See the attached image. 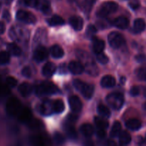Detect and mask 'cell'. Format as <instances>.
I'll return each mask as SVG.
<instances>
[{"mask_svg": "<svg viewBox=\"0 0 146 146\" xmlns=\"http://www.w3.org/2000/svg\"><path fill=\"white\" fill-rule=\"evenodd\" d=\"M65 131L67 135L71 139H76L77 137V133L74 126L70 124H66L65 125Z\"/></svg>", "mask_w": 146, "mask_h": 146, "instance_id": "cell-33", "label": "cell"}, {"mask_svg": "<svg viewBox=\"0 0 146 146\" xmlns=\"http://www.w3.org/2000/svg\"><path fill=\"white\" fill-rule=\"evenodd\" d=\"M97 32V28L93 24H90L88 26L86 29V35L88 37H93L95 36Z\"/></svg>", "mask_w": 146, "mask_h": 146, "instance_id": "cell-38", "label": "cell"}, {"mask_svg": "<svg viewBox=\"0 0 146 146\" xmlns=\"http://www.w3.org/2000/svg\"><path fill=\"white\" fill-rule=\"evenodd\" d=\"M106 135V133L105 130H104V129H99L97 132V136L99 138H104Z\"/></svg>", "mask_w": 146, "mask_h": 146, "instance_id": "cell-47", "label": "cell"}, {"mask_svg": "<svg viewBox=\"0 0 146 146\" xmlns=\"http://www.w3.org/2000/svg\"><path fill=\"white\" fill-rule=\"evenodd\" d=\"M85 146H94V144L92 141H86L85 143Z\"/></svg>", "mask_w": 146, "mask_h": 146, "instance_id": "cell-54", "label": "cell"}, {"mask_svg": "<svg viewBox=\"0 0 146 146\" xmlns=\"http://www.w3.org/2000/svg\"><path fill=\"white\" fill-rule=\"evenodd\" d=\"M121 133V124L120 122L115 121L112 126V128L111 130V137H117Z\"/></svg>", "mask_w": 146, "mask_h": 146, "instance_id": "cell-32", "label": "cell"}, {"mask_svg": "<svg viewBox=\"0 0 146 146\" xmlns=\"http://www.w3.org/2000/svg\"><path fill=\"white\" fill-rule=\"evenodd\" d=\"M48 52L46 47H38L34 53V58L37 62H42L48 57Z\"/></svg>", "mask_w": 146, "mask_h": 146, "instance_id": "cell-10", "label": "cell"}, {"mask_svg": "<svg viewBox=\"0 0 146 146\" xmlns=\"http://www.w3.org/2000/svg\"><path fill=\"white\" fill-rule=\"evenodd\" d=\"M127 128L131 130H138L141 127V122L138 119H130L125 123Z\"/></svg>", "mask_w": 146, "mask_h": 146, "instance_id": "cell-22", "label": "cell"}, {"mask_svg": "<svg viewBox=\"0 0 146 146\" xmlns=\"http://www.w3.org/2000/svg\"><path fill=\"white\" fill-rule=\"evenodd\" d=\"M144 94H145V95L146 96V88L145 89V92H144Z\"/></svg>", "mask_w": 146, "mask_h": 146, "instance_id": "cell-58", "label": "cell"}, {"mask_svg": "<svg viewBox=\"0 0 146 146\" xmlns=\"http://www.w3.org/2000/svg\"><path fill=\"white\" fill-rule=\"evenodd\" d=\"M119 141L122 145H128L131 141V136L127 131H122L120 133Z\"/></svg>", "mask_w": 146, "mask_h": 146, "instance_id": "cell-31", "label": "cell"}, {"mask_svg": "<svg viewBox=\"0 0 146 146\" xmlns=\"http://www.w3.org/2000/svg\"><path fill=\"white\" fill-rule=\"evenodd\" d=\"M21 104L19 100L15 97L9 99L6 104V110L7 113L11 116H17L21 110Z\"/></svg>", "mask_w": 146, "mask_h": 146, "instance_id": "cell-6", "label": "cell"}, {"mask_svg": "<svg viewBox=\"0 0 146 146\" xmlns=\"http://www.w3.org/2000/svg\"><path fill=\"white\" fill-rule=\"evenodd\" d=\"M19 92L21 94L23 97H28L32 92L33 88L32 86L28 82H23L18 87Z\"/></svg>", "mask_w": 146, "mask_h": 146, "instance_id": "cell-18", "label": "cell"}, {"mask_svg": "<svg viewBox=\"0 0 146 146\" xmlns=\"http://www.w3.org/2000/svg\"><path fill=\"white\" fill-rule=\"evenodd\" d=\"M137 77L140 80L146 81V67H142L136 71Z\"/></svg>", "mask_w": 146, "mask_h": 146, "instance_id": "cell-36", "label": "cell"}, {"mask_svg": "<svg viewBox=\"0 0 146 146\" xmlns=\"http://www.w3.org/2000/svg\"><path fill=\"white\" fill-rule=\"evenodd\" d=\"M3 18L5 20H7V21H10V19H11V16H10V13L7 10H5L3 13Z\"/></svg>", "mask_w": 146, "mask_h": 146, "instance_id": "cell-50", "label": "cell"}, {"mask_svg": "<svg viewBox=\"0 0 146 146\" xmlns=\"http://www.w3.org/2000/svg\"><path fill=\"white\" fill-rule=\"evenodd\" d=\"M140 93V89L139 87L137 86H133L131 88L130 90V94L132 96H137Z\"/></svg>", "mask_w": 146, "mask_h": 146, "instance_id": "cell-45", "label": "cell"}, {"mask_svg": "<svg viewBox=\"0 0 146 146\" xmlns=\"http://www.w3.org/2000/svg\"><path fill=\"white\" fill-rule=\"evenodd\" d=\"M56 70V66L54 63L53 62H48L46 63L44 66L43 67L42 69V73L45 77H50L54 74Z\"/></svg>", "mask_w": 146, "mask_h": 146, "instance_id": "cell-17", "label": "cell"}, {"mask_svg": "<svg viewBox=\"0 0 146 146\" xmlns=\"http://www.w3.org/2000/svg\"><path fill=\"white\" fill-rule=\"evenodd\" d=\"M108 42L113 48L118 49L122 47L125 43V38L123 36L117 31H113L109 34L108 37Z\"/></svg>", "mask_w": 146, "mask_h": 146, "instance_id": "cell-7", "label": "cell"}, {"mask_svg": "<svg viewBox=\"0 0 146 146\" xmlns=\"http://www.w3.org/2000/svg\"><path fill=\"white\" fill-rule=\"evenodd\" d=\"M114 26L121 29H125L129 26V20L125 17H119L113 21Z\"/></svg>", "mask_w": 146, "mask_h": 146, "instance_id": "cell-19", "label": "cell"}, {"mask_svg": "<svg viewBox=\"0 0 146 146\" xmlns=\"http://www.w3.org/2000/svg\"><path fill=\"white\" fill-rule=\"evenodd\" d=\"M145 21H144V19H135V21H134L133 29L135 32H142V31L145 29Z\"/></svg>", "mask_w": 146, "mask_h": 146, "instance_id": "cell-25", "label": "cell"}, {"mask_svg": "<svg viewBox=\"0 0 146 146\" xmlns=\"http://www.w3.org/2000/svg\"><path fill=\"white\" fill-rule=\"evenodd\" d=\"M31 146H50V141L46 137L41 135H34L29 137Z\"/></svg>", "mask_w": 146, "mask_h": 146, "instance_id": "cell-9", "label": "cell"}, {"mask_svg": "<svg viewBox=\"0 0 146 146\" xmlns=\"http://www.w3.org/2000/svg\"><path fill=\"white\" fill-rule=\"evenodd\" d=\"M50 53H51V56L53 57L56 59L61 58L64 54V50L60 46L57 45V44L53 45L51 47V49H50Z\"/></svg>", "mask_w": 146, "mask_h": 146, "instance_id": "cell-23", "label": "cell"}, {"mask_svg": "<svg viewBox=\"0 0 146 146\" xmlns=\"http://www.w3.org/2000/svg\"><path fill=\"white\" fill-rule=\"evenodd\" d=\"M21 74L24 77H30L31 75V70L30 67H25L22 69L21 70Z\"/></svg>", "mask_w": 146, "mask_h": 146, "instance_id": "cell-44", "label": "cell"}, {"mask_svg": "<svg viewBox=\"0 0 146 146\" xmlns=\"http://www.w3.org/2000/svg\"><path fill=\"white\" fill-rule=\"evenodd\" d=\"M35 7L46 14H49L51 11L50 3L48 0H36Z\"/></svg>", "mask_w": 146, "mask_h": 146, "instance_id": "cell-14", "label": "cell"}, {"mask_svg": "<svg viewBox=\"0 0 146 146\" xmlns=\"http://www.w3.org/2000/svg\"><path fill=\"white\" fill-rule=\"evenodd\" d=\"M12 1L13 0H5V1L7 4H10V3H11Z\"/></svg>", "mask_w": 146, "mask_h": 146, "instance_id": "cell-55", "label": "cell"}, {"mask_svg": "<svg viewBox=\"0 0 146 146\" xmlns=\"http://www.w3.org/2000/svg\"><path fill=\"white\" fill-rule=\"evenodd\" d=\"M101 84L104 87H112L115 84V79L111 75H106L102 78Z\"/></svg>", "mask_w": 146, "mask_h": 146, "instance_id": "cell-21", "label": "cell"}, {"mask_svg": "<svg viewBox=\"0 0 146 146\" xmlns=\"http://www.w3.org/2000/svg\"><path fill=\"white\" fill-rule=\"evenodd\" d=\"M10 94V89L7 84H0V97H6Z\"/></svg>", "mask_w": 146, "mask_h": 146, "instance_id": "cell-37", "label": "cell"}, {"mask_svg": "<svg viewBox=\"0 0 146 146\" xmlns=\"http://www.w3.org/2000/svg\"><path fill=\"white\" fill-rule=\"evenodd\" d=\"M76 55L78 58L85 64V70L88 74L94 76L98 74V67H97L96 64L94 62L92 57L88 53L84 51H82V50H78L76 52Z\"/></svg>", "mask_w": 146, "mask_h": 146, "instance_id": "cell-1", "label": "cell"}, {"mask_svg": "<svg viewBox=\"0 0 146 146\" xmlns=\"http://www.w3.org/2000/svg\"><path fill=\"white\" fill-rule=\"evenodd\" d=\"M96 58H97V60H98L101 64H106L108 62V57L103 52L97 54Z\"/></svg>", "mask_w": 146, "mask_h": 146, "instance_id": "cell-40", "label": "cell"}, {"mask_svg": "<svg viewBox=\"0 0 146 146\" xmlns=\"http://www.w3.org/2000/svg\"><path fill=\"white\" fill-rule=\"evenodd\" d=\"M135 60H136L138 62H144L146 60V57L144 54H138V55L135 57Z\"/></svg>", "mask_w": 146, "mask_h": 146, "instance_id": "cell-48", "label": "cell"}, {"mask_svg": "<svg viewBox=\"0 0 146 146\" xmlns=\"http://www.w3.org/2000/svg\"><path fill=\"white\" fill-rule=\"evenodd\" d=\"M108 105L113 110H118L122 107L124 103V97L121 93L113 92L108 94L106 97Z\"/></svg>", "mask_w": 146, "mask_h": 146, "instance_id": "cell-3", "label": "cell"}, {"mask_svg": "<svg viewBox=\"0 0 146 146\" xmlns=\"http://www.w3.org/2000/svg\"><path fill=\"white\" fill-rule=\"evenodd\" d=\"M80 132L84 136L87 137H89L92 136L94 133V128L91 125L88 123H85L83 124L80 127Z\"/></svg>", "mask_w": 146, "mask_h": 146, "instance_id": "cell-20", "label": "cell"}, {"mask_svg": "<svg viewBox=\"0 0 146 146\" xmlns=\"http://www.w3.org/2000/svg\"><path fill=\"white\" fill-rule=\"evenodd\" d=\"M19 120L23 123H28L32 119L31 111L29 108H22L18 115Z\"/></svg>", "mask_w": 146, "mask_h": 146, "instance_id": "cell-16", "label": "cell"}, {"mask_svg": "<svg viewBox=\"0 0 146 146\" xmlns=\"http://www.w3.org/2000/svg\"><path fill=\"white\" fill-rule=\"evenodd\" d=\"M107 146H117V145L113 140H108L107 143Z\"/></svg>", "mask_w": 146, "mask_h": 146, "instance_id": "cell-53", "label": "cell"}, {"mask_svg": "<svg viewBox=\"0 0 146 146\" xmlns=\"http://www.w3.org/2000/svg\"><path fill=\"white\" fill-rule=\"evenodd\" d=\"M140 5H141V4H140V1L138 0H131L129 3L130 7L134 10L138 9L140 7Z\"/></svg>", "mask_w": 146, "mask_h": 146, "instance_id": "cell-43", "label": "cell"}, {"mask_svg": "<svg viewBox=\"0 0 146 146\" xmlns=\"http://www.w3.org/2000/svg\"><path fill=\"white\" fill-rule=\"evenodd\" d=\"M68 102H69L71 109L75 113H78V112L81 111V109H82V102L77 96H71L68 98Z\"/></svg>", "mask_w": 146, "mask_h": 146, "instance_id": "cell-11", "label": "cell"}, {"mask_svg": "<svg viewBox=\"0 0 146 146\" xmlns=\"http://www.w3.org/2000/svg\"><path fill=\"white\" fill-rule=\"evenodd\" d=\"M24 4L28 7H35L36 3V0H24Z\"/></svg>", "mask_w": 146, "mask_h": 146, "instance_id": "cell-46", "label": "cell"}, {"mask_svg": "<svg viewBox=\"0 0 146 146\" xmlns=\"http://www.w3.org/2000/svg\"><path fill=\"white\" fill-rule=\"evenodd\" d=\"M58 91V87L50 82H44L36 88V93L38 96L55 94Z\"/></svg>", "mask_w": 146, "mask_h": 146, "instance_id": "cell-4", "label": "cell"}, {"mask_svg": "<svg viewBox=\"0 0 146 146\" xmlns=\"http://www.w3.org/2000/svg\"><path fill=\"white\" fill-rule=\"evenodd\" d=\"M78 120V116L76 114H70L68 116V121L71 122V123H74Z\"/></svg>", "mask_w": 146, "mask_h": 146, "instance_id": "cell-49", "label": "cell"}, {"mask_svg": "<svg viewBox=\"0 0 146 146\" xmlns=\"http://www.w3.org/2000/svg\"><path fill=\"white\" fill-rule=\"evenodd\" d=\"M16 17L19 21L27 24H34L36 21V18L32 13L25 10H19L16 14Z\"/></svg>", "mask_w": 146, "mask_h": 146, "instance_id": "cell-8", "label": "cell"}, {"mask_svg": "<svg viewBox=\"0 0 146 146\" xmlns=\"http://www.w3.org/2000/svg\"><path fill=\"white\" fill-rule=\"evenodd\" d=\"M10 60L9 53L5 51L0 52V64H5L9 63Z\"/></svg>", "mask_w": 146, "mask_h": 146, "instance_id": "cell-35", "label": "cell"}, {"mask_svg": "<svg viewBox=\"0 0 146 146\" xmlns=\"http://www.w3.org/2000/svg\"><path fill=\"white\" fill-rule=\"evenodd\" d=\"M67 68H68V67H67L64 64H61V65H60V67H59V72L60 73L66 72Z\"/></svg>", "mask_w": 146, "mask_h": 146, "instance_id": "cell-51", "label": "cell"}, {"mask_svg": "<svg viewBox=\"0 0 146 146\" xmlns=\"http://www.w3.org/2000/svg\"><path fill=\"white\" fill-rule=\"evenodd\" d=\"M118 6L117 3L114 1H106L104 4H102V5L98 9L96 14L98 17L104 18L108 16V14L115 12L118 9Z\"/></svg>", "mask_w": 146, "mask_h": 146, "instance_id": "cell-5", "label": "cell"}, {"mask_svg": "<svg viewBox=\"0 0 146 146\" xmlns=\"http://www.w3.org/2000/svg\"><path fill=\"white\" fill-rule=\"evenodd\" d=\"M39 112L44 115L52 114V113H54L53 102L50 100H45L43 102L39 105Z\"/></svg>", "mask_w": 146, "mask_h": 146, "instance_id": "cell-12", "label": "cell"}, {"mask_svg": "<svg viewBox=\"0 0 146 146\" xmlns=\"http://www.w3.org/2000/svg\"><path fill=\"white\" fill-rule=\"evenodd\" d=\"M0 4H1V0H0Z\"/></svg>", "mask_w": 146, "mask_h": 146, "instance_id": "cell-59", "label": "cell"}, {"mask_svg": "<svg viewBox=\"0 0 146 146\" xmlns=\"http://www.w3.org/2000/svg\"><path fill=\"white\" fill-rule=\"evenodd\" d=\"M7 50H8L9 53L12 55L19 56L21 54V50L17 44L15 43H9L7 45Z\"/></svg>", "mask_w": 146, "mask_h": 146, "instance_id": "cell-26", "label": "cell"}, {"mask_svg": "<svg viewBox=\"0 0 146 146\" xmlns=\"http://www.w3.org/2000/svg\"><path fill=\"white\" fill-rule=\"evenodd\" d=\"M44 30L42 29H40L37 30L36 33V36H35V42H41V40H44V37H41V35L44 34Z\"/></svg>", "mask_w": 146, "mask_h": 146, "instance_id": "cell-42", "label": "cell"}, {"mask_svg": "<svg viewBox=\"0 0 146 146\" xmlns=\"http://www.w3.org/2000/svg\"><path fill=\"white\" fill-rule=\"evenodd\" d=\"M47 21H48V24L50 26H52V27L62 25V24H64V23H65L64 19L58 15L53 16L51 18L48 19Z\"/></svg>", "mask_w": 146, "mask_h": 146, "instance_id": "cell-27", "label": "cell"}, {"mask_svg": "<svg viewBox=\"0 0 146 146\" xmlns=\"http://www.w3.org/2000/svg\"><path fill=\"white\" fill-rule=\"evenodd\" d=\"M105 48V42L104 41L101 40H94V44H93V49L94 52L96 54L102 53Z\"/></svg>", "mask_w": 146, "mask_h": 146, "instance_id": "cell-24", "label": "cell"}, {"mask_svg": "<svg viewBox=\"0 0 146 146\" xmlns=\"http://www.w3.org/2000/svg\"><path fill=\"white\" fill-rule=\"evenodd\" d=\"M74 85L76 89L80 91L85 98L90 99L92 97L94 92V87L92 84H87L80 80H75L74 81Z\"/></svg>", "mask_w": 146, "mask_h": 146, "instance_id": "cell-2", "label": "cell"}, {"mask_svg": "<svg viewBox=\"0 0 146 146\" xmlns=\"http://www.w3.org/2000/svg\"><path fill=\"white\" fill-rule=\"evenodd\" d=\"M53 108H54V113H62L65 108L64 102L61 100H56L53 102Z\"/></svg>", "mask_w": 146, "mask_h": 146, "instance_id": "cell-30", "label": "cell"}, {"mask_svg": "<svg viewBox=\"0 0 146 146\" xmlns=\"http://www.w3.org/2000/svg\"><path fill=\"white\" fill-rule=\"evenodd\" d=\"M68 70L74 74H80L84 71V67L80 62L71 61L68 64Z\"/></svg>", "mask_w": 146, "mask_h": 146, "instance_id": "cell-13", "label": "cell"}, {"mask_svg": "<svg viewBox=\"0 0 146 146\" xmlns=\"http://www.w3.org/2000/svg\"><path fill=\"white\" fill-rule=\"evenodd\" d=\"M5 29H6V27L4 23L2 22V21H0V34H4V31H5Z\"/></svg>", "mask_w": 146, "mask_h": 146, "instance_id": "cell-52", "label": "cell"}, {"mask_svg": "<svg viewBox=\"0 0 146 146\" xmlns=\"http://www.w3.org/2000/svg\"><path fill=\"white\" fill-rule=\"evenodd\" d=\"M98 113L101 115L102 117H108L111 115V111H110L109 108L108 107H106L104 104H99L98 106Z\"/></svg>", "mask_w": 146, "mask_h": 146, "instance_id": "cell-34", "label": "cell"}, {"mask_svg": "<svg viewBox=\"0 0 146 146\" xmlns=\"http://www.w3.org/2000/svg\"><path fill=\"white\" fill-rule=\"evenodd\" d=\"M54 140L55 143L58 145H61L65 141V137L60 133H55L54 135Z\"/></svg>", "mask_w": 146, "mask_h": 146, "instance_id": "cell-39", "label": "cell"}, {"mask_svg": "<svg viewBox=\"0 0 146 146\" xmlns=\"http://www.w3.org/2000/svg\"><path fill=\"white\" fill-rule=\"evenodd\" d=\"M27 124H28L29 127L31 130H40L44 127L42 122L37 119H31Z\"/></svg>", "mask_w": 146, "mask_h": 146, "instance_id": "cell-29", "label": "cell"}, {"mask_svg": "<svg viewBox=\"0 0 146 146\" xmlns=\"http://www.w3.org/2000/svg\"><path fill=\"white\" fill-rule=\"evenodd\" d=\"M6 82H7V84L9 87H14L17 86V80L14 77L9 76V77H7V79H6Z\"/></svg>", "mask_w": 146, "mask_h": 146, "instance_id": "cell-41", "label": "cell"}, {"mask_svg": "<svg viewBox=\"0 0 146 146\" xmlns=\"http://www.w3.org/2000/svg\"><path fill=\"white\" fill-rule=\"evenodd\" d=\"M69 24L76 31L82 29L84 27V20L78 16H72L69 18Z\"/></svg>", "mask_w": 146, "mask_h": 146, "instance_id": "cell-15", "label": "cell"}, {"mask_svg": "<svg viewBox=\"0 0 146 146\" xmlns=\"http://www.w3.org/2000/svg\"><path fill=\"white\" fill-rule=\"evenodd\" d=\"M94 122H95L96 125L99 129H104V130H105L109 125V123H108V120H106V119H104L102 117H95Z\"/></svg>", "mask_w": 146, "mask_h": 146, "instance_id": "cell-28", "label": "cell"}, {"mask_svg": "<svg viewBox=\"0 0 146 146\" xmlns=\"http://www.w3.org/2000/svg\"><path fill=\"white\" fill-rule=\"evenodd\" d=\"M143 107H144V109L146 110V102H145V104H143Z\"/></svg>", "mask_w": 146, "mask_h": 146, "instance_id": "cell-57", "label": "cell"}, {"mask_svg": "<svg viewBox=\"0 0 146 146\" xmlns=\"http://www.w3.org/2000/svg\"><path fill=\"white\" fill-rule=\"evenodd\" d=\"M121 81L123 82L124 81H125V78H124V77H122V78H121Z\"/></svg>", "mask_w": 146, "mask_h": 146, "instance_id": "cell-56", "label": "cell"}]
</instances>
